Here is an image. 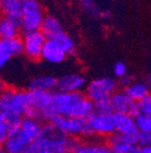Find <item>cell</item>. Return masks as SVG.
<instances>
[{"instance_id": "1", "label": "cell", "mask_w": 151, "mask_h": 153, "mask_svg": "<svg viewBox=\"0 0 151 153\" xmlns=\"http://www.w3.org/2000/svg\"><path fill=\"white\" fill-rule=\"evenodd\" d=\"M83 141L59 131L51 122L43 123V130L35 141L29 147L28 153H75Z\"/></svg>"}, {"instance_id": "2", "label": "cell", "mask_w": 151, "mask_h": 153, "mask_svg": "<svg viewBox=\"0 0 151 153\" xmlns=\"http://www.w3.org/2000/svg\"><path fill=\"white\" fill-rule=\"evenodd\" d=\"M52 106L56 116L68 118L89 119L90 116L95 112L94 102L84 93L53 91Z\"/></svg>"}, {"instance_id": "3", "label": "cell", "mask_w": 151, "mask_h": 153, "mask_svg": "<svg viewBox=\"0 0 151 153\" xmlns=\"http://www.w3.org/2000/svg\"><path fill=\"white\" fill-rule=\"evenodd\" d=\"M43 127V122L33 117L24 116L20 128L16 132L10 134L7 140L1 145L2 149L7 153L26 152L39 136Z\"/></svg>"}, {"instance_id": "4", "label": "cell", "mask_w": 151, "mask_h": 153, "mask_svg": "<svg viewBox=\"0 0 151 153\" xmlns=\"http://www.w3.org/2000/svg\"><path fill=\"white\" fill-rule=\"evenodd\" d=\"M30 108V91L5 88L0 95V112L13 113L24 117Z\"/></svg>"}, {"instance_id": "5", "label": "cell", "mask_w": 151, "mask_h": 153, "mask_svg": "<svg viewBox=\"0 0 151 153\" xmlns=\"http://www.w3.org/2000/svg\"><path fill=\"white\" fill-rule=\"evenodd\" d=\"M59 131L65 135L77 138L91 139L94 137L92 129L90 127L89 120L80 118H68L64 116H56L51 121Z\"/></svg>"}, {"instance_id": "6", "label": "cell", "mask_w": 151, "mask_h": 153, "mask_svg": "<svg viewBox=\"0 0 151 153\" xmlns=\"http://www.w3.org/2000/svg\"><path fill=\"white\" fill-rule=\"evenodd\" d=\"M118 87V83L114 78L111 76H103L92 80L87 84L85 89V95L92 102L110 99L113 96Z\"/></svg>"}, {"instance_id": "7", "label": "cell", "mask_w": 151, "mask_h": 153, "mask_svg": "<svg viewBox=\"0 0 151 153\" xmlns=\"http://www.w3.org/2000/svg\"><path fill=\"white\" fill-rule=\"evenodd\" d=\"M45 15L38 0H26L21 13V31L23 33L41 29Z\"/></svg>"}, {"instance_id": "8", "label": "cell", "mask_w": 151, "mask_h": 153, "mask_svg": "<svg viewBox=\"0 0 151 153\" xmlns=\"http://www.w3.org/2000/svg\"><path fill=\"white\" fill-rule=\"evenodd\" d=\"M88 120L95 136L108 139L116 133L114 113L106 114V113L94 112Z\"/></svg>"}, {"instance_id": "9", "label": "cell", "mask_w": 151, "mask_h": 153, "mask_svg": "<svg viewBox=\"0 0 151 153\" xmlns=\"http://www.w3.org/2000/svg\"><path fill=\"white\" fill-rule=\"evenodd\" d=\"M22 41L24 46V54L32 61H38L41 59L43 50L47 38L40 30L23 33Z\"/></svg>"}, {"instance_id": "10", "label": "cell", "mask_w": 151, "mask_h": 153, "mask_svg": "<svg viewBox=\"0 0 151 153\" xmlns=\"http://www.w3.org/2000/svg\"><path fill=\"white\" fill-rule=\"evenodd\" d=\"M110 100H111L114 113L128 114L134 118L139 114V108H137V102L130 98L123 89L116 91L110 98Z\"/></svg>"}, {"instance_id": "11", "label": "cell", "mask_w": 151, "mask_h": 153, "mask_svg": "<svg viewBox=\"0 0 151 153\" xmlns=\"http://www.w3.org/2000/svg\"><path fill=\"white\" fill-rule=\"evenodd\" d=\"M24 52L22 37H15L12 39H0V66H5L13 56Z\"/></svg>"}, {"instance_id": "12", "label": "cell", "mask_w": 151, "mask_h": 153, "mask_svg": "<svg viewBox=\"0 0 151 153\" xmlns=\"http://www.w3.org/2000/svg\"><path fill=\"white\" fill-rule=\"evenodd\" d=\"M87 84L85 76L80 74L72 72L58 78L57 91L65 93H83L84 89L87 87Z\"/></svg>"}, {"instance_id": "13", "label": "cell", "mask_w": 151, "mask_h": 153, "mask_svg": "<svg viewBox=\"0 0 151 153\" xmlns=\"http://www.w3.org/2000/svg\"><path fill=\"white\" fill-rule=\"evenodd\" d=\"M26 0H0L4 18L16 25L21 30V13Z\"/></svg>"}, {"instance_id": "14", "label": "cell", "mask_w": 151, "mask_h": 153, "mask_svg": "<svg viewBox=\"0 0 151 153\" xmlns=\"http://www.w3.org/2000/svg\"><path fill=\"white\" fill-rule=\"evenodd\" d=\"M116 133L128 137H135L139 134L135 118L128 114L114 113Z\"/></svg>"}, {"instance_id": "15", "label": "cell", "mask_w": 151, "mask_h": 153, "mask_svg": "<svg viewBox=\"0 0 151 153\" xmlns=\"http://www.w3.org/2000/svg\"><path fill=\"white\" fill-rule=\"evenodd\" d=\"M67 54L59 45L54 41L47 39L43 50V55L41 59L45 60V62L51 63V64H59L65 61Z\"/></svg>"}, {"instance_id": "16", "label": "cell", "mask_w": 151, "mask_h": 153, "mask_svg": "<svg viewBox=\"0 0 151 153\" xmlns=\"http://www.w3.org/2000/svg\"><path fill=\"white\" fill-rule=\"evenodd\" d=\"M57 81L58 79L51 74L38 76L30 82L29 89L43 91V93H53L57 91Z\"/></svg>"}, {"instance_id": "17", "label": "cell", "mask_w": 151, "mask_h": 153, "mask_svg": "<svg viewBox=\"0 0 151 153\" xmlns=\"http://www.w3.org/2000/svg\"><path fill=\"white\" fill-rule=\"evenodd\" d=\"M40 31L43 32L47 39L55 41L60 34L64 33L65 30L62 29V24L56 17L49 15V16H45Z\"/></svg>"}, {"instance_id": "18", "label": "cell", "mask_w": 151, "mask_h": 153, "mask_svg": "<svg viewBox=\"0 0 151 153\" xmlns=\"http://www.w3.org/2000/svg\"><path fill=\"white\" fill-rule=\"evenodd\" d=\"M107 143L113 153H130L134 145H131L123 135L115 133L107 139Z\"/></svg>"}, {"instance_id": "19", "label": "cell", "mask_w": 151, "mask_h": 153, "mask_svg": "<svg viewBox=\"0 0 151 153\" xmlns=\"http://www.w3.org/2000/svg\"><path fill=\"white\" fill-rule=\"evenodd\" d=\"M124 91H125V93L129 96L130 98L132 99V100L136 101V102L150 94L146 81H137V80H135L131 85H129Z\"/></svg>"}, {"instance_id": "20", "label": "cell", "mask_w": 151, "mask_h": 153, "mask_svg": "<svg viewBox=\"0 0 151 153\" xmlns=\"http://www.w3.org/2000/svg\"><path fill=\"white\" fill-rule=\"evenodd\" d=\"M75 153H113L107 143L86 141L81 143Z\"/></svg>"}, {"instance_id": "21", "label": "cell", "mask_w": 151, "mask_h": 153, "mask_svg": "<svg viewBox=\"0 0 151 153\" xmlns=\"http://www.w3.org/2000/svg\"><path fill=\"white\" fill-rule=\"evenodd\" d=\"M22 118L23 117L18 116L16 114H13V113L0 112V122L3 123L7 127L10 134L16 132L20 128Z\"/></svg>"}, {"instance_id": "22", "label": "cell", "mask_w": 151, "mask_h": 153, "mask_svg": "<svg viewBox=\"0 0 151 153\" xmlns=\"http://www.w3.org/2000/svg\"><path fill=\"white\" fill-rule=\"evenodd\" d=\"M80 7L85 12L95 17L108 18L110 16V12L108 10L100 9V7L97 3V0H80Z\"/></svg>"}, {"instance_id": "23", "label": "cell", "mask_w": 151, "mask_h": 153, "mask_svg": "<svg viewBox=\"0 0 151 153\" xmlns=\"http://www.w3.org/2000/svg\"><path fill=\"white\" fill-rule=\"evenodd\" d=\"M20 28L13 24L11 20L3 17L0 22V36L1 39H12V38L18 37Z\"/></svg>"}, {"instance_id": "24", "label": "cell", "mask_w": 151, "mask_h": 153, "mask_svg": "<svg viewBox=\"0 0 151 153\" xmlns=\"http://www.w3.org/2000/svg\"><path fill=\"white\" fill-rule=\"evenodd\" d=\"M54 42H56L58 44L59 47L65 51V53L67 55L74 54L75 53V43H74L73 38L69 35V34H67L66 32L60 34Z\"/></svg>"}, {"instance_id": "25", "label": "cell", "mask_w": 151, "mask_h": 153, "mask_svg": "<svg viewBox=\"0 0 151 153\" xmlns=\"http://www.w3.org/2000/svg\"><path fill=\"white\" fill-rule=\"evenodd\" d=\"M135 122H136V127L139 132L151 134V116L139 114L135 117Z\"/></svg>"}, {"instance_id": "26", "label": "cell", "mask_w": 151, "mask_h": 153, "mask_svg": "<svg viewBox=\"0 0 151 153\" xmlns=\"http://www.w3.org/2000/svg\"><path fill=\"white\" fill-rule=\"evenodd\" d=\"M137 108L139 114L151 116V94L137 101Z\"/></svg>"}, {"instance_id": "27", "label": "cell", "mask_w": 151, "mask_h": 153, "mask_svg": "<svg viewBox=\"0 0 151 153\" xmlns=\"http://www.w3.org/2000/svg\"><path fill=\"white\" fill-rule=\"evenodd\" d=\"M95 106V112L98 113H106V114H111L113 112V108H112L111 100L110 99H105V100L97 101L94 103Z\"/></svg>"}, {"instance_id": "28", "label": "cell", "mask_w": 151, "mask_h": 153, "mask_svg": "<svg viewBox=\"0 0 151 153\" xmlns=\"http://www.w3.org/2000/svg\"><path fill=\"white\" fill-rule=\"evenodd\" d=\"M136 146H139L142 149L145 148V147L151 146V134L139 132L136 137Z\"/></svg>"}, {"instance_id": "29", "label": "cell", "mask_w": 151, "mask_h": 153, "mask_svg": "<svg viewBox=\"0 0 151 153\" xmlns=\"http://www.w3.org/2000/svg\"><path fill=\"white\" fill-rule=\"evenodd\" d=\"M113 74L117 79H120V78L125 76L126 74H128V69L125 63L116 62L113 66Z\"/></svg>"}, {"instance_id": "30", "label": "cell", "mask_w": 151, "mask_h": 153, "mask_svg": "<svg viewBox=\"0 0 151 153\" xmlns=\"http://www.w3.org/2000/svg\"><path fill=\"white\" fill-rule=\"evenodd\" d=\"M134 78H133L131 74H126L125 76H123V78H120V79H118L117 83H118V87H120V88L123 89H126L129 85H131V84L134 82Z\"/></svg>"}, {"instance_id": "31", "label": "cell", "mask_w": 151, "mask_h": 153, "mask_svg": "<svg viewBox=\"0 0 151 153\" xmlns=\"http://www.w3.org/2000/svg\"><path fill=\"white\" fill-rule=\"evenodd\" d=\"M146 83H147V85H148V87H149V93L151 94V74H149L148 76H146Z\"/></svg>"}, {"instance_id": "32", "label": "cell", "mask_w": 151, "mask_h": 153, "mask_svg": "<svg viewBox=\"0 0 151 153\" xmlns=\"http://www.w3.org/2000/svg\"><path fill=\"white\" fill-rule=\"evenodd\" d=\"M130 153H144V152H143L142 148H139V146H134L132 150L130 151Z\"/></svg>"}, {"instance_id": "33", "label": "cell", "mask_w": 151, "mask_h": 153, "mask_svg": "<svg viewBox=\"0 0 151 153\" xmlns=\"http://www.w3.org/2000/svg\"><path fill=\"white\" fill-rule=\"evenodd\" d=\"M143 152H144V153H151V146H148V147H145V148H143Z\"/></svg>"}, {"instance_id": "34", "label": "cell", "mask_w": 151, "mask_h": 153, "mask_svg": "<svg viewBox=\"0 0 151 153\" xmlns=\"http://www.w3.org/2000/svg\"><path fill=\"white\" fill-rule=\"evenodd\" d=\"M0 153H7V152H5V151L3 150V149H1V150H0Z\"/></svg>"}, {"instance_id": "35", "label": "cell", "mask_w": 151, "mask_h": 153, "mask_svg": "<svg viewBox=\"0 0 151 153\" xmlns=\"http://www.w3.org/2000/svg\"><path fill=\"white\" fill-rule=\"evenodd\" d=\"M21 153H28V152H21Z\"/></svg>"}]
</instances>
